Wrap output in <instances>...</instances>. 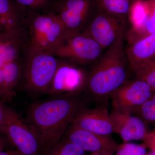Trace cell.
I'll return each mask as SVG.
<instances>
[{
	"mask_svg": "<svg viewBox=\"0 0 155 155\" xmlns=\"http://www.w3.org/2000/svg\"><path fill=\"white\" fill-rule=\"evenodd\" d=\"M82 93L53 96L29 106L25 122L40 139L41 155L63 138L76 116L87 107L86 97Z\"/></svg>",
	"mask_w": 155,
	"mask_h": 155,
	"instance_id": "obj_1",
	"label": "cell"
},
{
	"mask_svg": "<svg viewBox=\"0 0 155 155\" xmlns=\"http://www.w3.org/2000/svg\"><path fill=\"white\" fill-rule=\"evenodd\" d=\"M125 38L104 51L89 70L84 92L99 104H105L116 90L128 81L130 70L124 48Z\"/></svg>",
	"mask_w": 155,
	"mask_h": 155,
	"instance_id": "obj_2",
	"label": "cell"
},
{
	"mask_svg": "<svg viewBox=\"0 0 155 155\" xmlns=\"http://www.w3.org/2000/svg\"><path fill=\"white\" fill-rule=\"evenodd\" d=\"M27 45V53H52L69 35L52 11L28 12L22 26Z\"/></svg>",
	"mask_w": 155,
	"mask_h": 155,
	"instance_id": "obj_3",
	"label": "cell"
},
{
	"mask_svg": "<svg viewBox=\"0 0 155 155\" xmlns=\"http://www.w3.org/2000/svg\"><path fill=\"white\" fill-rule=\"evenodd\" d=\"M59 63L51 52L27 53L19 84L30 93L47 94Z\"/></svg>",
	"mask_w": 155,
	"mask_h": 155,
	"instance_id": "obj_4",
	"label": "cell"
},
{
	"mask_svg": "<svg viewBox=\"0 0 155 155\" xmlns=\"http://www.w3.org/2000/svg\"><path fill=\"white\" fill-rule=\"evenodd\" d=\"M105 50L84 31L69 35L52 52L60 60L84 66L91 65Z\"/></svg>",
	"mask_w": 155,
	"mask_h": 155,
	"instance_id": "obj_5",
	"label": "cell"
},
{
	"mask_svg": "<svg viewBox=\"0 0 155 155\" xmlns=\"http://www.w3.org/2000/svg\"><path fill=\"white\" fill-rule=\"evenodd\" d=\"M97 10L96 0H56L52 12L71 35L83 31Z\"/></svg>",
	"mask_w": 155,
	"mask_h": 155,
	"instance_id": "obj_6",
	"label": "cell"
},
{
	"mask_svg": "<svg viewBox=\"0 0 155 155\" xmlns=\"http://www.w3.org/2000/svg\"><path fill=\"white\" fill-rule=\"evenodd\" d=\"M127 20L98 9L83 31L105 50L125 37Z\"/></svg>",
	"mask_w": 155,
	"mask_h": 155,
	"instance_id": "obj_7",
	"label": "cell"
},
{
	"mask_svg": "<svg viewBox=\"0 0 155 155\" xmlns=\"http://www.w3.org/2000/svg\"><path fill=\"white\" fill-rule=\"evenodd\" d=\"M83 67L59 59V65L46 94L53 96L84 92L88 71Z\"/></svg>",
	"mask_w": 155,
	"mask_h": 155,
	"instance_id": "obj_8",
	"label": "cell"
},
{
	"mask_svg": "<svg viewBox=\"0 0 155 155\" xmlns=\"http://www.w3.org/2000/svg\"><path fill=\"white\" fill-rule=\"evenodd\" d=\"M4 134L22 155H41L42 145L38 136L27 122L11 108Z\"/></svg>",
	"mask_w": 155,
	"mask_h": 155,
	"instance_id": "obj_9",
	"label": "cell"
},
{
	"mask_svg": "<svg viewBox=\"0 0 155 155\" xmlns=\"http://www.w3.org/2000/svg\"><path fill=\"white\" fill-rule=\"evenodd\" d=\"M154 92L146 82L134 78L122 84L111 95L112 108L134 114Z\"/></svg>",
	"mask_w": 155,
	"mask_h": 155,
	"instance_id": "obj_10",
	"label": "cell"
},
{
	"mask_svg": "<svg viewBox=\"0 0 155 155\" xmlns=\"http://www.w3.org/2000/svg\"><path fill=\"white\" fill-rule=\"evenodd\" d=\"M63 138L81 147L85 152L112 155L118 146L110 136L96 134L71 124Z\"/></svg>",
	"mask_w": 155,
	"mask_h": 155,
	"instance_id": "obj_11",
	"label": "cell"
},
{
	"mask_svg": "<svg viewBox=\"0 0 155 155\" xmlns=\"http://www.w3.org/2000/svg\"><path fill=\"white\" fill-rule=\"evenodd\" d=\"M71 124L96 134L110 136L114 133V125L105 104L81 111Z\"/></svg>",
	"mask_w": 155,
	"mask_h": 155,
	"instance_id": "obj_12",
	"label": "cell"
},
{
	"mask_svg": "<svg viewBox=\"0 0 155 155\" xmlns=\"http://www.w3.org/2000/svg\"><path fill=\"white\" fill-rule=\"evenodd\" d=\"M114 133H117L125 143L143 140L147 130V125L134 114L112 109L110 113Z\"/></svg>",
	"mask_w": 155,
	"mask_h": 155,
	"instance_id": "obj_13",
	"label": "cell"
},
{
	"mask_svg": "<svg viewBox=\"0 0 155 155\" xmlns=\"http://www.w3.org/2000/svg\"><path fill=\"white\" fill-rule=\"evenodd\" d=\"M27 53L26 38L22 28L0 31V62L24 60Z\"/></svg>",
	"mask_w": 155,
	"mask_h": 155,
	"instance_id": "obj_14",
	"label": "cell"
},
{
	"mask_svg": "<svg viewBox=\"0 0 155 155\" xmlns=\"http://www.w3.org/2000/svg\"><path fill=\"white\" fill-rule=\"evenodd\" d=\"M125 53L131 72L140 64L155 59V33L129 44Z\"/></svg>",
	"mask_w": 155,
	"mask_h": 155,
	"instance_id": "obj_15",
	"label": "cell"
},
{
	"mask_svg": "<svg viewBox=\"0 0 155 155\" xmlns=\"http://www.w3.org/2000/svg\"><path fill=\"white\" fill-rule=\"evenodd\" d=\"M28 12L13 0H0V31L22 28Z\"/></svg>",
	"mask_w": 155,
	"mask_h": 155,
	"instance_id": "obj_16",
	"label": "cell"
},
{
	"mask_svg": "<svg viewBox=\"0 0 155 155\" xmlns=\"http://www.w3.org/2000/svg\"><path fill=\"white\" fill-rule=\"evenodd\" d=\"M25 60H17L4 64L3 74L8 99L14 96V89L20 83Z\"/></svg>",
	"mask_w": 155,
	"mask_h": 155,
	"instance_id": "obj_17",
	"label": "cell"
},
{
	"mask_svg": "<svg viewBox=\"0 0 155 155\" xmlns=\"http://www.w3.org/2000/svg\"><path fill=\"white\" fill-rule=\"evenodd\" d=\"M98 9L127 19L132 0H96Z\"/></svg>",
	"mask_w": 155,
	"mask_h": 155,
	"instance_id": "obj_18",
	"label": "cell"
},
{
	"mask_svg": "<svg viewBox=\"0 0 155 155\" xmlns=\"http://www.w3.org/2000/svg\"><path fill=\"white\" fill-rule=\"evenodd\" d=\"M79 146L62 138L50 149L41 155H86Z\"/></svg>",
	"mask_w": 155,
	"mask_h": 155,
	"instance_id": "obj_19",
	"label": "cell"
},
{
	"mask_svg": "<svg viewBox=\"0 0 155 155\" xmlns=\"http://www.w3.org/2000/svg\"><path fill=\"white\" fill-rule=\"evenodd\" d=\"M131 72L134 78L146 82L155 91V59L140 64Z\"/></svg>",
	"mask_w": 155,
	"mask_h": 155,
	"instance_id": "obj_20",
	"label": "cell"
},
{
	"mask_svg": "<svg viewBox=\"0 0 155 155\" xmlns=\"http://www.w3.org/2000/svg\"><path fill=\"white\" fill-rule=\"evenodd\" d=\"M134 115L140 118L147 125L155 126V91Z\"/></svg>",
	"mask_w": 155,
	"mask_h": 155,
	"instance_id": "obj_21",
	"label": "cell"
},
{
	"mask_svg": "<svg viewBox=\"0 0 155 155\" xmlns=\"http://www.w3.org/2000/svg\"><path fill=\"white\" fill-rule=\"evenodd\" d=\"M29 12L47 13L52 11V0H13Z\"/></svg>",
	"mask_w": 155,
	"mask_h": 155,
	"instance_id": "obj_22",
	"label": "cell"
},
{
	"mask_svg": "<svg viewBox=\"0 0 155 155\" xmlns=\"http://www.w3.org/2000/svg\"><path fill=\"white\" fill-rule=\"evenodd\" d=\"M116 155H146V149L145 145L125 143L118 147Z\"/></svg>",
	"mask_w": 155,
	"mask_h": 155,
	"instance_id": "obj_23",
	"label": "cell"
},
{
	"mask_svg": "<svg viewBox=\"0 0 155 155\" xmlns=\"http://www.w3.org/2000/svg\"><path fill=\"white\" fill-rule=\"evenodd\" d=\"M155 33V0H153L152 7L149 17L139 37L138 40ZM137 40V41H138Z\"/></svg>",
	"mask_w": 155,
	"mask_h": 155,
	"instance_id": "obj_24",
	"label": "cell"
},
{
	"mask_svg": "<svg viewBox=\"0 0 155 155\" xmlns=\"http://www.w3.org/2000/svg\"><path fill=\"white\" fill-rule=\"evenodd\" d=\"M10 109L5 106L0 98V134H4Z\"/></svg>",
	"mask_w": 155,
	"mask_h": 155,
	"instance_id": "obj_25",
	"label": "cell"
},
{
	"mask_svg": "<svg viewBox=\"0 0 155 155\" xmlns=\"http://www.w3.org/2000/svg\"><path fill=\"white\" fill-rule=\"evenodd\" d=\"M143 141L144 142L145 147L148 148L152 152H155V129L148 131Z\"/></svg>",
	"mask_w": 155,
	"mask_h": 155,
	"instance_id": "obj_26",
	"label": "cell"
},
{
	"mask_svg": "<svg viewBox=\"0 0 155 155\" xmlns=\"http://www.w3.org/2000/svg\"><path fill=\"white\" fill-rule=\"evenodd\" d=\"M0 155H23L17 150H3L0 151Z\"/></svg>",
	"mask_w": 155,
	"mask_h": 155,
	"instance_id": "obj_27",
	"label": "cell"
},
{
	"mask_svg": "<svg viewBox=\"0 0 155 155\" xmlns=\"http://www.w3.org/2000/svg\"><path fill=\"white\" fill-rule=\"evenodd\" d=\"M6 146V142L5 140L2 137H0V151L5 150Z\"/></svg>",
	"mask_w": 155,
	"mask_h": 155,
	"instance_id": "obj_28",
	"label": "cell"
},
{
	"mask_svg": "<svg viewBox=\"0 0 155 155\" xmlns=\"http://www.w3.org/2000/svg\"><path fill=\"white\" fill-rule=\"evenodd\" d=\"M90 155H102L101 154L99 153H91V154Z\"/></svg>",
	"mask_w": 155,
	"mask_h": 155,
	"instance_id": "obj_29",
	"label": "cell"
},
{
	"mask_svg": "<svg viewBox=\"0 0 155 155\" xmlns=\"http://www.w3.org/2000/svg\"><path fill=\"white\" fill-rule=\"evenodd\" d=\"M146 155H155V152H152L151 153H150L148 154H146Z\"/></svg>",
	"mask_w": 155,
	"mask_h": 155,
	"instance_id": "obj_30",
	"label": "cell"
},
{
	"mask_svg": "<svg viewBox=\"0 0 155 155\" xmlns=\"http://www.w3.org/2000/svg\"><path fill=\"white\" fill-rule=\"evenodd\" d=\"M52 1H53V2H54H54L55 1H56V0H52Z\"/></svg>",
	"mask_w": 155,
	"mask_h": 155,
	"instance_id": "obj_31",
	"label": "cell"
},
{
	"mask_svg": "<svg viewBox=\"0 0 155 155\" xmlns=\"http://www.w3.org/2000/svg\"><path fill=\"white\" fill-rule=\"evenodd\" d=\"M109 155V154H105V155Z\"/></svg>",
	"mask_w": 155,
	"mask_h": 155,
	"instance_id": "obj_32",
	"label": "cell"
}]
</instances>
